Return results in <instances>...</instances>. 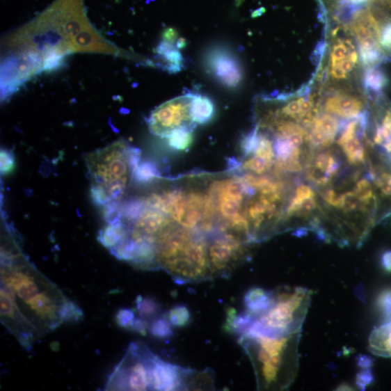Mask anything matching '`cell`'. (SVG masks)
Returning <instances> with one entry per match:
<instances>
[{"instance_id":"44dd1931","label":"cell","mask_w":391,"mask_h":391,"mask_svg":"<svg viewBox=\"0 0 391 391\" xmlns=\"http://www.w3.org/2000/svg\"><path fill=\"white\" fill-rule=\"evenodd\" d=\"M166 318L168 319L172 326L183 328L189 324L191 314L187 307L179 305L173 307L168 312Z\"/></svg>"},{"instance_id":"9c48e42d","label":"cell","mask_w":391,"mask_h":391,"mask_svg":"<svg viewBox=\"0 0 391 391\" xmlns=\"http://www.w3.org/2000/svg\"><path fill=\"white\" fill-rule=\"evenodd\" d=\"M370 170L378 199L379 222L391 216V166L375 152L370 154Z\"/></svg>"},{"instance_id":"e0dca14e","label":"cell","mask_w":391,"mask_h":391,"mask_svg":"<svg viewBox=\"0 0 391 391\" xmlns=\"http://www.w3.org/2000/svg\"><path fill=\"white\" fill-rule=\"evenodd\" d=\"M58 317L61 323L77 324L84 318V314L75 302L65 299L58 308Z\"/></svg>"},{"instance_id":"8fae6325","label":"cell","mask_w":391,"mask_h":391,"mask_svg":"<svg viewBox=\"0 0 391 391\" xmlns=\"http://www.w3.org/2000/svg\"><path fill=\"white\" fill-rule=\"evenodd\" d=\"M3 273L4 286L12 290L25 302L40 294L38 283L28 273L13 270Z\"/></svg>"},{"instance_id":"484cf974","label":"cell","mask_w":391,"mask_h":391,"mask_svg":"<svg viewBox=\"0 0 391 391\" xmlns=\"http://www.w3.org/2000/svg\"><path fill=\"white\" fill-rule=\"evenodd\" d=\"M378 306L385 316L391 317V290L386 291L381 295Z\"/></svg>"},{"instance_id":"7a4b0ae2","label":"cell","mask_w":391,"mask_h":391,"mask_svg":"<svg viewBox=\"0 0 391 391\" xmlns=\"http://www.w3.org/2000/svg\"><path fill=\"white\" fill-rule=\"evenodd\" d=\"M301 332L280 336L241 335L255 371L260 390H282L294 382L299 368Z\"/></svg>"},{"instance_id":"1f68e13d","label":"cell","mask_w":391,"mask_h":391,"mask_svg":"<svg viewBox=\"0 0 391 391\" xmlns=\"http://www.w3.org/2000/svg\"><path fill=\"white\" fill-rule=\"evenodd\" d=\"M368 1H369V0H350V2L351 3L357 4V5L364 4V3H366Z\"/></svg>"},{"instance_id":"f1b7e54d","label":"cell","mask_w":391,"mask_h":391,"mask_svg":"<svg viewBox=\"0 0 391 391\" xmlns=\"http://www.w3.org/2000/svg\"><path fill=\"white\" fill-rule=\"evenodd\" d=\"M379 40L384 49H391V24L385 26L380 33Z\"/></svg>"},{"instance_id":"ba28073f","label":"cell","mask_w":391,"mask_h":391,"mask_svg":"<svg viewBox=\"0 0 391 391\" xmlns=\"http://www.w3.org/2000/svg\"><path fill=\"white\" fill-rule=\"evenodd\" d=\"M193 372L163 361L151 352L150 376L152 390L170 391L186 388Z\"/></svg>"},{"instance_id":"2e32d148","label":"cell","mask_w":391,"mask_h":391,"mask_svg":"<svg viewBox=\"0 0 391 391\" xmlns=\"http://www.w3.org/2000/svg\"><path fill=\"white\" fill-rule=\"evenodd\" d=\"M32 311L45 321H56L58 319V308L55 301L46 293H40L33 298L26 301Z\"/></svg>"},{"instance_id":"4316f807","label":"cell","mask_w":391,"mask_h":391,"mask_svg":"<svg viewBox=\"0 0 391 391\" xmlns=\"http://www.w3.org/2000/svg\"><path fill=\"white\" fill-rule=\"evenodd\" d=\"M14 168V157L9 151L1 152V172L3 174L9 173Z\"/></svg>"},{"instance_id":"8992f818","label":"cell","mask_w":391,"mask_h":391,"mask_svg":"<svg viewBox=\"0 0 391 391\" xmlns=\"http://www.w3.org/2000/svg\"><path fill=\"white\" fill-rule=\"evenodd\" d=\"M248 246L224 237L212 239L208 248L211 274L228 273L237 264L246 259Z\"/></svg>"},{"instance_id":"6da1fadb","label":"cell","mask_w":391,"mask_h":391,"mask_svg":"<svg viewBox=\"0 0 391 391\" xmlns=\"http://www.w3.org/2000/svg\"><path fill=\"white\" fill-rule=\"evenodd\" d=\"M141 156L140 150L123 140L86 155L91 198L97 206L104 207L127 197Z\"/></svg>"},{"instance_id":"83f0119b","label":"cell","mask_w":391,"mask_h":391,"mask_svg":"<svg viewBox=\"0 0 391 391\" xmlns=\"http://www.w3.org/2000/svg\"><path fill=\"white\" fill-rule=\"evenodd\" d=\"M149 328L150 324L147 322V319L139 317L136 318L135 322L131 330L145 336L147 334Z\"/></svg>"},{"instance_id":"7c38bea8","label":"cell","mask_w":391,"mask_h":391,"mask_svg":"<svg viewBox=\"0 0 391 391\" xmlns=\"http://www.w3.org/2000/svg\"><path fill=\"white\" fill-rule=\"evenodd\" d=\"M176 44L163 40L156 49L159 58L163 62V67L171 74L180 72L184 67V57Z\"/></svg>"},{"instance_id":"5bb4252c","label":"cell","mask_w":391,"mask_h":391,"mask_svg":"<svg viewBox=\"0 0 391 391\" xmlns=\"http://www.w3.org/2000/svg\"><path fill=\"white\" fill-rule=\"evenodd\" d=\"M272 298V292L260 288L251 289L246 292L244 298L246 312L255 318L269 308Z\"/></svg>"},{"instance_id":"ffe728a7","label":"cell","mask_w":391,"mask_h":391,"mask_svg":"<svg viewBox=\"0 0 391 391\" xmlns=\"http://www.w3.org/2000/svg\"><path fill=\"white\" fill-rule=\"evenodd\" d=\"M150 333L156 339L166 340L173 335L172 325L166 317H158L151 323Z\"/></svg>"},{"instance_id":"52a82bcc","label":"cell","mask_w":391,"mask_h":391,"mask_svg":"<svg viewBox=\"0 0 391 391\" xmlns=\"http://www.w3.org/2000/svg\"><path fill=\"white\" fill-rule=\"evenodd\" d=\"M206 66L212 77L228 88H236L243 79V70L236 56L223 48L210 50L206 56Z\"/></svg>"},{"instance_id":"5b68a950","label":"cell","mask_w":391,"mask_h":391,"mask_svg":"<svg viewBox=\"0 0 391 391\" xmlns=\"http://www.w3.org/2000/svg\"><path fill=\"white\" fill-rule=\"evenodd\" d=\"M194 94L175 97L159 106L148 120L149 129L155 136L168 138L181 129L194 130L196 124L191 116V102Z\"/></svg>"},{"instance_id":"d4e9b609","label":"cell","mask_w":391,"mask_h":391,"mask_svg":"<svg viewBox=\"0 0 391 391\" xmlns=\"http://www.w3.org/2000/svg\"><path fill=\"white\" fill-rule=\"evenodd\" d=\"M135 313L129 308H122L118 310L115 316V321L117 324L126 329L131 330L135 322Z\"/></svg>"},{"instance_id":"4fadbf2b","label":"cell","mask_w":391,"mask_h":391,"mask_svg":"<svg viewBox=\"0 0 391 391\" xmlns=\"http://www.w3.org/2000/svg\"><path fill=\"white\" fill-rule=\"evenodd\" d=\"M369 349L377 356L391 358V321L372 332Z\"/></svg>"},{"instance_id":"d6986e66","label":"cell","mask_w":391,"mask_h":391,"mask_svg":"<svg viewBox=\"0 0 391 391\" xmlns=\"http://www.w3.org/2000/svg\"><path fill=\"white\" fill-rule=\"evenodd\" d=\"M137 312L145 319L155 317L161 311V305L152 298L138 296L136 299Z\"/></svg>"},{"instance_id":"cb8c5ba5","label":"cell","mask_w":391,"mask_h":391,"mask_svg":"<svg viewBox=\"0 0 391 391\" xmlns=\"http://www.w3.org/2000/svg\"><path fill=\"white\" fill-rule=\"evenodd\" d=\"M353 50L344 42L336 44L331 53V67H341V63L350 56Z\"/></svg>"},{"instance_id":"277c9868","label":"cell","mask_w":391,"mask_h":391,"mask_svg":"<svg viewBox=\"0 0 391 391\" xmlns=\"http://www.w3.org/2000/svg\"><path fill=\"white\" fill-rule=\"evenodd\" d=\"M132 344L125 358L113 372L106 389L121 390H151L150 354Z\"/></svg>"},{"instance_id":"9a60e30c","label":"cell","mask_w":391,"mask_h":391,"mask_svg":"<svg viewBox=\"0 0 391 391\" xmlns=\"http://www.w3.org/2000/svg\"><path fill=\"white\" fill-rule=\"evenodd\" d=\"M191 112L193 122L197 125H204L214 117L216 106L209 97L194 94Z\"/></svg>"},{"instance_id":"603a6c76","label":"cell","mask_w":391,"mask_h":391,"mask_svg":"<svg viewBox=\"0 0 391 391\" xmlns=\"http://www.w3.org/2000/svg\"><path fill=\"white\" fill-rule=\"evenodd\" d=\"M387 83L384 74L378 69H369L365 76V84L372 91H380Z\"/></svg>"},{"instance_id":"30bf717a","label":"cell","mask_w":391,"mask_h":391,"mask_svg":"<svg viewBox=\"0 0 391 391\" xmlns=\"http://www.w3.org/2000/svg\"><path fill=\"white\" fill-rule=\"evenodd\" d=\"M364 103L358 97L337 94L329 97L325 104L326 111L344 119H356L364 115Z\"/></svg>"},{"instance_id":"3957f363","label":"cell","mask_w":391,"mask_h":391,"mask_svg":"<svg viewBox=\"0 0 391 391\" xmlns=\"http://www.w3.org/2000/svg\"><path fill=\"white\" fill-rule=\"evenodd\" d=\"M272 294L271 306L254 318L245 335L280 336L301 332L311 304L312 292L303 287H282Z\"/></svg>"},{"instance_id":"f546056e","label":"cell","mask_w":391,"mask_h":391,"mask_svg":"<svg viewBox=\"0 0 391 391\" xmlns=\"http://www.w3.org/2000/svg\"><path fill=\"white\" fill-rule=\"evenodd\" d=\"M179 38V33L173 28L167 29L163 33V40L172 43L176 44Z\"/></svg>"},{"instance_id":"ac0fdd59","label":"cell","mask_w":391,"mask_h":391,"mask_svg":"<svg viewBox=\"0 0 391 391\" xmlns=\"http://www.w3.org/2000/svg\"><path fill=\"white\" fill-rule=\"evenodd\" d=\"M193 131L181 129L174 131L167 138L168 145L173 150L184 152L188 150L193 141Z\"/></svg>"},{"instance_id":"4dcf8cb0","label":"cell","mask_w":391,"mask_h":391,"mask_svg":"<svg viewBox=\"0 0 391 391\" xmlns=\"http://www.w3.org/2000/svg\"><path fill=\"white\" fill-rule=\"evenodd\" d=\"M382 261L384 268L391 272V251H388L383 255Z\"/></svg>"},{"instance_id":"7402d4cb","label":"cell","mask_w":391,"mask_h":391,"mask_svg":"<svg viewBox=\"0 0 391 391\" xmlns=\"http://www.w3.org/2000/svg\"><path fill=\"white\" fill-rule=\"evenodd\" d=\"M159 176H161V173H159L154 164L146 162L141 165L139 164L137 167L134 174V182L136 184H147Z\"/></svg>"}]
</instances>
